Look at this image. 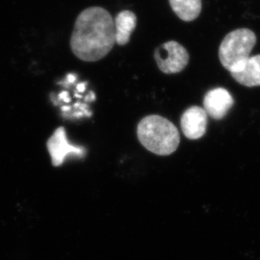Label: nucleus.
Returning a JSON list of instances; mask_svg holds the SVG:
<instances>
[{
	"label": "nucleus",
	"instance_id": "obj_3",
	"mask_svg": "<svg viewBox=\"0 0 260 260\" xmlns=\"http://www.w3.org/2000/svg\"><path fill=\"white\" fill-rule=\"evenodd\" d=\"M254 32L247 28L235 29L226 35L219 47V59L222 66L230 72L238 73L243 69L255 46Z\"/></svg>",
	"mask_w": 260,
	"mask_h": 260
},
{
	"label": "nucleus",
	"instance_id": "obj_4",
	"mask_svg": "<svg viewBox=\"0 0 260 260\" xmlns=\"http://www.w3.org/2000/svg\"><path fill=\"white\" fill-rule=\"evenodd\" d=\"M154 58L157 67L164 74H178L183 71L189 63V56L187 50L175 41L165 42L157 47Z\"/></svg>",
	"mask_w": 260,
	"mask_h": 260
},
{
	"label": "nucleus",
	"instance_id": "obj_7",
	"mask_svg": "<svg viewBox=\"0 0 260 260\" xmlns=\"http://www.w3.org/2000/svg\"><path fill=\"white\" fill-rule=\"evenodd\" d=\"M233 105L234 99L226 88H213L204 97V110L215 120H221L225 117Z\"/></svg>",
	"mask_w": 260,
	"mask_h": 260
},
{
	"label": "nucleus",
	"instance_id": "obj_10",
	"mask_svg": "<svg viewBox=\"0 0 260 260\" xmlns=\"http://www.w3.org/2000/svg\"><path fill=\"white\" fill-rule=\"evenodd\" d=\"M173 11L180 20L192 21L202 12V0H170Z\"/></svg>",
	"mask_w": 260,
	"mask_h": 260
},
{
	"label": "nucleus",
	"instance_id": "obj_9",
	"mask_svg": "<svg viewBox=\"0 0 260 260\" xmlns=\"http://www.w3.org/2000/svg\"><path fill=\"white\" fill-rule=\"evenodd\" d=\"M231 75L243 86H260V54L249 57L241 71Z\"/></svg>",
	"mask_w": 260,
	"mask_h": 260
},
{
	"label": "nucleus",
	"instance_id": "obj_8",
	"mask_svg": "<svg viewBox=\"0 0 260 260\" xmlns=\"http://www.w3.org/2000/svg\"><path fill=\"white\" fill-rule=\"evenodd\" d=\"M137 23V16L129 10H123L116 15L114 20L116 44L124 46L130 42L131 36L136 29Z\"/></svg>",
	"mask_w": 260,
	"mask_h": 260
},
{
	"label": "nucleus",
	"instance_id": "obj_2",
	"mask_svg": "<svg viewBox=\"0 0 260 260\" xmlns=\"http://www.w3.org/2000/svg\"><path fill=\"white\" fill-rule=\"evenodd\" d=\"M138 138L146 149L154 154H172L180 143L179 130L170 120L158 115L143 118L138 125Z\"/></svg>",
	"mask_w": 260,
	"mask_h": 260
},
{
	"label": "nucleus",
	"instance_id": "obj_1",
	"mask_svg": "<svg viewBox=\"0 0 260 260\" xmlns=\"http://www.w3.org/2000/svg\"><path fill=\"white\" fill-rule=\"evenodd\" d=\"M116 43L115 24L104 8L89 7L77 18L72 33V52L82 61H100L110 53Z\"/></svg>",
	"mask_w": 260,
	"mask_h": 260
},
{
	"label": "nucleus",
	"instance_id": "obj_5",
	"mask_svg": "<svg viewBox=\"0 0 260 260\" xmlns=\"http://www.w3.org/2000/svg\"><path fill=\"white\" fill-rule=\"evenodd\" d=\"M47 147L49 152L52 164L54 167H59L63 164L64 160L69 156L84 157L87 150L84 147H79L69 143L67 138L66 131L62 126L57 128L47 140Z\"/></svg>",
	"mask_w": 260,
	"mask_h": 260
},
{
	"label": "nucleus",
	"instance_id": "obj_6",
	"mask_svg": "<svg viewBox=\"0 0 260 260\" xmlns=\"http://www.w3.org/2000/svg\"><path fill=\"white\" fill-rule=\"evenodd\" d=\"M207 124V113L204 108L197 106L187 109L180 119L182 132L190 140L202 138L206 134Z\"/></svg>",
	"mask_w": 260,
	"mask_h": 260
}]
</instances>
